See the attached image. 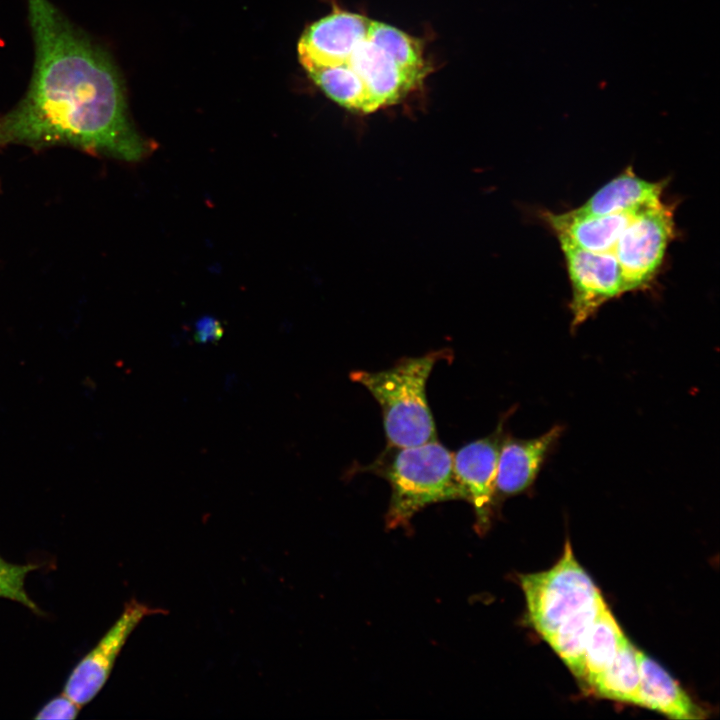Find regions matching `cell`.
Wrapping results in <instances>:
<instances>
[{
  "instance_id": "10",
  "label": "cell",
  "mask_w": 720,
  "mask_h": 720,
  "mask_svg": "<svg viewBox=\"0 0 720 720\" xmlns=\"http://www.w3.org/2000/svg\"><path fill=\"white\" fill-rule=\"evenodd\" d=\"M347 64L365 84L373 112L397 103L423 78L401 68L368 38L356 46Z\"/></svg>"
},
{
  "instance_id": "22",
  "label": "cell",
  "mask_w": 720,
  "mask_h": 720,
  "mask_svg": "<svg viewBox=\"0 0 720 720\" xmlns=\"http://www.w3.org/2000/svg\"><path fill=\"white\" fill-rule=\"evenodd\" d=\"M224 334L222 323L210 316L200 318L195 323L194 340L200 344L218 341Z\"/></svg>"
},
{
  "instance_id": "6",
  "label": "cell",
  "mask_w": 720,
  "mask_h": 720,
  "mask_svg": "<svg viewBox=\"0 0 720 720\" xmlns=\"http://www.w3.org/2000/svg\"><path fill=\"white\" fill-rule=\"evenodd\" d=\"M572 288L571 329L584 323L606 302L625 293L619 264L612 252L582 249L557 235Z\"/></svg>"
},
{
  "instance_id": "1",
  "label": "cell",
  "mask_w": 720,
  "mask_h": 720,
  "mask_svg": "<svg viewBox=\"0 0 720 720\" xmlns=\"http://www.w3.org/2000/svg\"><path fill=\"white\" fill-rule=\"evenodd\" d=\"M35 47L30 85L0 120V143L69 144L137 161L149 144L133 127L110 57L49 0H28Z\"/></svg>"
},
{
  "instance_id": "21",
  "label": "cell",
  "mask_w": 720,
  "mask_h": 720,
  "mask_svg": "<svg viewBox=\"0 0 720 720\" xmlns=\"http://www.w3.org/2000/svg\"><path fill=\"white\" fill-rule=\"evenodd\" d=\"M81 706L64 693L46 703L37 713L35 719H74Z\"/></svg>"
},
{
  "instance_id": "13",
  "label": "cell",
  "mask_w": 720,
  "mask_h": 720,
  "mask_svg": "<svg viewBox=\"0 0 720 720\" xmlns=\"http://www.w3.org/2000/svg\"><path fill=\"white\" fill-rule=\"evenodd\" d=\"M642 209L603 216H576L570 211L558 214L546 212L543 218L556 235L568 238L582 249L604 253L613 251L625 227Z\"/></svg>"
},
{
  "instance_id": "14",
  "label": "cell",
  "mask_w": 720,
  "mask_h": 720,
  "mask_svg": "<svg viewBox=\"0 0 720 720\" xmlns=\"http://www.w3.org/2000/svg\"><path fill=\"white\" fill-rule=\"evenodd\" d=\"M640 668V706L674 719H702L698 706L658 663L638 651Z\"/></svg>"
},
{
  "instance_id": "12",
  "label": "cell",
  "mask_w": 720,
  "mask_h": 720,
  "mask_svg": "<svg viewBox=\"0 0 720 720\" xmlns=\"http://www.w3.org/2000/svg\"><path fill=\"white\" fill-rule=\"evenodd\" d=\"M666 180L651 182L627 167L570 212L576 216H603L658 205Z\"/></svg>"
},
{
  "instance_id": "4",
  "label": "cell",
  "mask_w": 720,
  "mask_h": 720,
  "mask_svg": "<svg viewBox=\"0 0 720 720\" xmlns=\"http://www.w3.org/2000/svg\"><path fill=\"white\" fill-rule=\"evenodd\" d=\"M520 583L529 622L546 641L567 619L602 597L576 560L569 541L552 568L522 575Z\"/></svg>"
},
{
  "instance_id": "2",
  "label": "cell",
  "mask_w": 720,
  "mask_h": 720,
  "mask_svg": "<svg viewBox=\"0 0 720 720\" xmlns=\"http://www.w3.org/2000/svg\"><path fill=\"white\" fill-rule=\"evenodd\" d=\"M452 358V351L444 348L402 358L385 370L350 373L351 380L363 385L380 405L387 446L412 447L437 440L425 387L434 365Z\"/></svg>"
},
{
  "instance_id": "11",
  "label": "cell",
  "mask_w": 720,
  "mask_h": 720,
  "mask_svg": "<svg viewBox=\"0 0 720 720\" xmlns=\"http://www.w3.org/2000/svg\"><path fill=\"white\" fill-rule=\"evenodd\" d=\"M561 433L562 427L556 425L532 439L504 437L497 464L496 495L514 496L531 487Z\"/></svg>"
},
{
  "instance_id": "16",
  "label": "cell",
  "mask_w": 720,
  "mask_h": 720,
  "mask_svg": "<svg viewBox=\"0 0 720 720\" xmlns=\"http://www.w3.org/2000/svg\"><path fill=\"white\" fill-rule=\"evenodd\" d=\"M625 637L613 614L605 605L597 615L584 652L581 681L589 689L610 666Z\"/></svg>"
},
{
  "instance_id": "9",
  "label": "cell",
  "mask_w": 720,
  "mask_h": 720,
  "mask_svg": "<svg viewBox=\"0 0 720 720\" xmlns=\"http://www.w3.org/2000/svg\"><path fill=\"white\" fill-rule=\"evenodd\" d=\"M372 20L346 11H334L306 28L298 54L306 71L346 64L356 46L365 40Z\"/></svg>"
},
{
  "instance_id": "8",
  "label": "cell",
  "mask_w": 720,
  "mask_h": 720,
  "mask_svg": "<svg viewBox=\"0 0 720 720\" xmlns=\"http://www.w3.org/2000/svg\"><path fill=\"white\" fill-rule=\"evenodd\" d=\"M503 423L491 435L470 442L453 454L455 475L473 506L476 530L485 533L495 506L498 457L504 438Z\"/></svg>"
},
{
  "instance_id": "5",
  "label": "cell",
  "mask_w": 720,
  "mask_h": 720,
  "mask_svg": "<svg viewBox=\"0 0 720 720\" xmlns=\"http://www.w3.org/2000/svg\"><path fill=\"white\" fill-rule=\"evenodd\" d=\"M675 233L674 208L663 202L640 210L630 221L612 251L625 292L651 285Z\"/></svg>"
},
{
  "instance_id": "15",
  "label": "cell",
  "mask_w": 720,
  "mask_h": 720,
  "mask_svg": "<svg viewBox=\"0 0 720 720\" xmlns=\"http://www.w3.org/2000/svg\"><path fill=\"white\" fill-rule=\"evenodd\" d=\"M638 651L625 636L612 663L591 690L601 697L640 705Z\"/></svg>"
},
{
  "instance_id": "7",
  "label": "cell",
  "mask_w": 720,
  "mask_h": 720,
  "mask_svg": "<svg viewBox=\"0 0 720 720\" xmlns=\"http://www.w3.org/2000/svg\"><path fill=\"white\" fill-rule=\"evenodd\" d=\"M161 612L136 600L129 601L117 621L73 669L63 693L80 706L89 703L106 683L132 631L143 618Z\"/></svg>"
},
{
  "instance_id": "18",
  "label": "cell",
  "mask_w": 720,
  "mask_h": 720,
  "mask_svg": "<svg viewBox=\"0 0 720 720\" xmlns=\"http://www.w3.org/2000/svg\"><path fill=\"white\" fill-rule=\"evenodd\" d=\"M308 73L326 95L338 104L362 113L373 112L365 84L347 63L315 68Z\"/></svg>"
},
{
  "instance_id": "17",
  "label": "cell",
  "mask_w": 720,
  "mask_h": 720,
  "mask_svg": "<svg viewBox=\"0 0 720 720\" xmlns=\"http://www.w3.org/2000/svg\"><path fill=\"white\" fill-rule=\"evenodd\" d=\"M606 605L603 597L567 619L547 640L553 650L581 681L586 643L592 625Z\"/></svg>"
},
{
  "instance_id": "20",
  "label": "cell",
  "mask_w": 720,
  "mask_h": 720,
  "mask_svg": "<svg viewBox=\"0 0 720 720\" xmlns=\"http://www.w3.org/2000/svg\"><path fill=\"white\" fill-rule=\"evenodd\" d=\"M37 567L34 564H13L0 557V597L17 601L33 612L40 614V609L29 598L24 589L26 575Z\"/></svg>"
},
{
  "instance_id": "19",
  "label": "cell",
  "mask_w": 720,
  "mask_h": 720,
  "mask_svg": "<svg viewBox=\"0 0 720 720\" xmlns=\"http://www.w3.org/2000/svg\"><path fill=\"white\" fill-rule=\"evenodd\" d=\"M367 38L383 49L403 69L423 77L421 43L390 25L372 21Z\"/></svg>"
},
{
  "instance_id": "3",
  "label": "cell",
  "mask_w": 720,
  "mask_h": 720,
  "mask_svg": "<svg viewBox=\"0 0 720 720\" xmlns=\"http://www.w3.org/2000/svg\"><path fill=\"white\" fill-rule=\"evenodd\" d=\"M386 479L391 498L388 528L407 526L413 515L437 502L467 499L453 468V454L437 440L412 447H390L363 468Z\"/></svg>"
}]
</instances>
